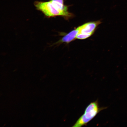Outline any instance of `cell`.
I'll list each match as a JSON object with an SVG mask.
<instances>
[{
    "mask_svg": "<svg viewBox=\"0 0 127 127\" xmlns=\"http://www.w3.org/2000/svg\"><path fill=\"white\" fill-rule=\"evenodd\" d=\"M34 4L36 9L42 12L47 17L62 16L68 18L73 15L68 11V6L64 4V0L36 1Z\"/></svg>",
    "mask_w": 127,
    "mask_h": 127,
    "instance_id": "1",
    "label": "cell"
},
{
    "mask_svg": "<svg viewBox=\"0 0 127 127\" xmlns=\"http://www.w3.org/2000/svg\"><path fill=\"white\" fill-rule=\"evenodd\" d=\"M103 108L99 107L97 100L90 103L86 108L84 113L72 127H80L86 126Z\"/></svg>",
    "mask_w": 127,
    "mask_h": 127,
    "instance_id": "2",
    "label": "cell"
},
{
    "mask_svg": "<svg viewBox=\"0 0 127 127\" xmlns=\"http://www.w3.org/2000/svg\"><path fill=\"white\" fill-rule=\"evenodd\" d=\"M101 23L99 21L89 22L78 27V32L76 39H84L90 37L97 27Z\"/></svg>",
    "mask_w": 127,
    "mask_h": 127,
    "instance_id": "3",
    "label": "cell"
},
{
    "mask_svg": "<svg viewBox=\"0 0 127 127\" xmlns=\"http://www.w3.org/2000/svg\"><path fill=\"white\" fill-rule=\"evenodd\" d=\"M78 32V29L77 28L64 36L61 40V42L67 43H69L76 39V36Z\"/></svg>",
    "mask_w": 127,
    "mask_h": 127,
    "instance_id": "4",
    "label": "cell"
}]
</instances>
